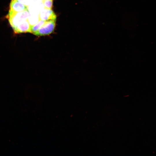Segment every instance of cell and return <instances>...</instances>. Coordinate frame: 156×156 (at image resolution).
<instances>
[{
    "mask_svg": "<svg viewBox=\"0 0 156 156\" xmlns=\"http://www.w3.org/2000/svg\"><path fill=\"white\" fill-rule=\"evenodd\" d=\"M28 10L27 7L17 0H11L8 14Z\"/></svg>",
    "mask_w": 156,
    "mask_h": 156,
    "instance_id": "obj_3",
    "label": "cell"
},
{
    "mask_svg": "<svg viewBox=\"0 0 156 156\" xmlns=\"http://www.w3.org/2000/svg\"><path fill=\"white\" fill-rule=\"evenodd\" d=\"M30 14L28 10L8 14V17L10 25L14 29L21 21L27 20Z\"/></svg>",
    "mask_w": 156,
    "mask_h": 156,
    "instance_id": "obj_1",
    "label": "cell"
},
{
    "mask_svg": "<svg viewBox=\"0 0 156 156\" xmlns=\"http://www.w3.org/2000/svg\"><path fill=\"white\" fill-rule=\"evenodd\" d=\"M40 20L39 15L34 14H30L27 19L31 26L35 25Z\"/></svg>",
    "mask_w": 156,
    "mask_h": 156,
    "instance_id": "obj_8",
    "label": "cell"
},
{
    "mask_svg": "<svg viewBox=\"0 0 156 156\" xmlns=\"http://www.w3.org/2000/svg\"><path fill=\"white\" fill-rule=\"evenodd\" d=\"M42 0H31L32 3H38L41 2Z\"/></svg>",
    "mask_w": 156,
    "mask_h": 156,
    "instance_id": "obj_11",
    "label": "cell"
},
{
    "mask_svg": "<svg viewBox=\"0 0 156 156\" xmlns=\"http://www.w3.org/2000/svg\"><path fill=\"white\" fill-rule=\"evenodd\" d=\"M20 3L27 7L32 3L31 0H17Z\"/></svg>",
    "mask_w": 156,
    "mask_h": 156,
    "instance_id": "obj_10",
    "label": "cell"
},
{
    "mask_svg": "<svg viewBox=\"0 0 156 156\" xmlns=\"http://www.w3.org/2000/svg\"><path fill=\"white\" fill-rule=\"evenodd\" d=\"M30 14L39 15L40 11L44 8L42 2L32 3L27 7Z\"/></svg>",
    "mask_w": 156,
    "mask_h": 156,
    "instance_id": "obj_6",
    "label": "cell"
},
{
    "mask_svg": "<svg viewBox=\"0 0 156 156\" xmlns=\"http://www.w3.org/2000/svg\"><path fill=\"white\" fill-rule=\"evenodd\" d=\"M40 19L44 21L56 20L57 16L51 9L44 8L40 11L39 15Z\"/></svg>",
    "mask_w": 156,
    "mask_h": 156,
    "instance_id": "obj_4",
    "label": "cell"
},
{
    "mask_svg": "<svg viewBox=\"0 0 156 156\" xmlns=\"http://www.w3.org/2000/svg\"><path fill=\"white\" fill-rule=\"evenodd\" d=\"M45 22V21L40 20L34 25L31 26V33L34 34L41 27Z\"/></svg>",
    "mask_w": 156,
    "mask_h": 156,
    "instance_id": "obj_7",
    "label": "cell"
},
{
    "mask_svg": "<svg viewBox=\"0 0 156 156\" xmlns=\"http://www.w3.org/2000/svg\"><path fill=\"white\" fill-rule=\"evenodd\" d=\"M56 20L45 21L43 25L34 34L38 36L47 35L52 33L55 26Z\"/></svg>",
    "mask_w": 156,
    "mask_h": 156,
    "instance_id": "obj_2",
    "label": "cell"
},
{
    "mask_svg": "<svg viewBox=\"0 0 156 156\" xmlns=\"http://www.w3.org/2000/svg\"><path fill=\"white\" fill-rule=\"evenodd\" d=\"M31 26L27 20L22 21L19 23L13 29L16 34L29 32L31 33Z\"/></svg>",
    "mask_w": 156,
    "mask_h": 156,
    "instance_id": "obj_5",
    "label": "cell"
},
{
    "mask_svg": "<svg viewBox=\"0 0 156 156\" xmlns=\"http://www.w3.org/2000/svg\"><path fill=\"white\" fill-rule=\"evenodd\" d=\"M53 0H42L44 8L51 9L53 7Z\"/></svg>",
    "mask_w": 156,
    "mask_h": 156,
    "instance_id": "obj_9",
    "label": "cell"
}]
</instances>
